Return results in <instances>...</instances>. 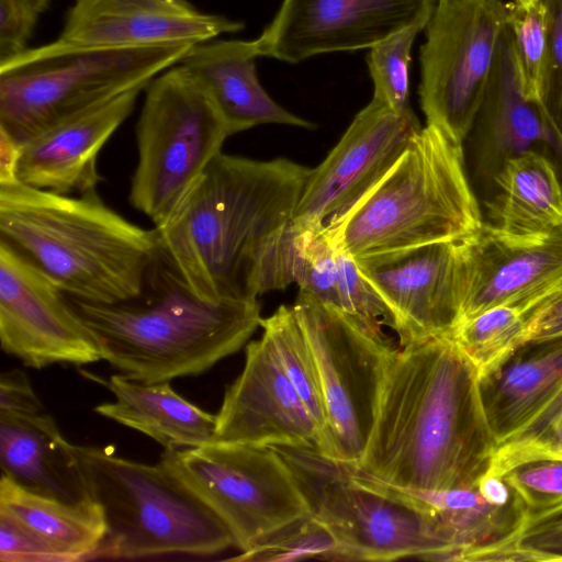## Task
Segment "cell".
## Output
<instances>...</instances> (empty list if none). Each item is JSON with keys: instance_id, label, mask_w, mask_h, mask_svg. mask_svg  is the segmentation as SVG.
I'll list each match as a JSON object with an SVG mask.
<instances>
[{"instance_id": "7bdbcfd3", "label": "cell", "mask_w": 562, "mask_h": 562, "mask_svg": "<svg viewBox=\"0 0 562 562\" xmlns=\"http://www.w3.org/2000/svg\"><path fill=\"white\" fill-rule=\"evenodd\" d=\"M43 405L27 375L19 369L3 371L0 375V411L18 414H38Z\"/></svg>"}, {"instance_id": "4316f807", "label": "cell", "mask_w": 562, "mask_h": 562, "mask_svg": "<svg viewBox=\"0 0 562 562\" xmlns=\"http://www.w3.org/2000/svg\"><path fill=\"white\" fill-rule=\"evenodd\" d=\"M485 200L490 225L520 236H538L562 226V180L550 159L529 150L505 162Z\"/></svg>"}, {"instance_id": "ba28073f", "label": "cell", "mask_w": 562, "mask_h": 562, "mask_svg": "<svg viewBox=\"0 0 562 562\" xmlns=\"http://www.w3.org/2000/svg\"><path fill=\"white\" fill-rule=\"evenodd\" d=\"M289 467L311 515L338 541L344 561H449L434 519L392 484L317 450L271 446Z\"/></svg>"}, {"instance_id": "277c9868", "label": "cell", "mask_w": 562, "mask_h": 562, "mask_svg": "<svg viewBox=\"0 0 562 562\" xmlns=\"http://www.w3.org/2000/svg\"><path fill=\"white\" fill-rule=\"evenodd\" d=\"M0 241L67 296L115 303L137 296L159 255L155 228L108 206L97 190L61 194L0 184Z\"/></svg>"}, {"instance_id": "d6986e66", "label": "cell", "mask_w": 562, "mask_h": 562, "mask_svg": "<svg viewBox=\"0 0 562 562\" xmlns=\"http://www.w3.org/2000/svg\"><path fill=\"white\" fill-rule=\"evenodd\" d=\"M244 23L203 12L186 0H74L58 38L100 47L196 44Z\"/></svg>"}, {"instance_id": "cb8c5ba5", "label": "cell", "mask_w": 562, "mask_h": 562, "mask_svg": "<svg viewBox=\"0 0 562 562\" xmlns=\"http://www.w3.org/2000/svg\"><path fill=\"white\" fill-rule=\"evenodd\" d=\"M479 387L498 448L562 389V335L521 342L479 375Z\"/></svg>"}, {"instance_id": "9c48e42d", "label": "cell", "mask_w": 562, "mask_h": 562, "mask_svg": "<svg viewBox=\"0 0 562 562\" xmlns=\"http://www.w3.org/2000/svg\"><path fill=\"white\" fill-rule=\"evenodd\" d=\"M232 136L205 85L178 63L145 88L130 202L160 225Z\"/></svg>"}, {"instance_id": "1f68e13d", "label": "cell", "mask_w": 562, "mask_h": 562, "mask_svg": "<svg viewBox=\"0 0 562 562\" xmlns=\"http://www.w3.org/2000/svg\"><path fill=\"white\" fill-rule=\"evenodd\" d=\"M506 9L525 90L542 105L549 54L546 5L543 0H513Z\"/></svg>"}, {"instance_id": "8d00e7d4", "label": "cell", "mask_w": 562, "mask_h": 562, "mask_svg": "<svg viewBox=\"0 0 562 562\" xmlns=\"http://www.w3.org/2000/svg\"><path fill=\"white\" fill-rule=\"evenodd\" d=\"M539 456L562 458V389L517 434L496 449L492 469Z\"/></svg>"}, {"instance_id": "83f0119b", "label": "cell", "mask_w": 562, "mask_h": 562, "mask_svg": "<svg viewBox=\"0 0 562 562\" xmlns=\"http://www.w3.org/2000/svg\"><path fill=\"white\" fill-rule=\"evenodd\" d=\"M0 507L48 539L75 561L92 560L105 535L98 507L83 508L31 493L1 474Z\"/></svg>"}, {"instance_id": "f1b7e54d", "label": "cell", "mask_w": 562, "mask_h": 562, "mask_svg": "<svg viewBox=\"0 0 562 562\" xmlns=\"http://www.w3.org/2000/svg\"><path fill=\"white\" fill-rule=\"evenodd\" d=\"M263 334L269 338L281 367L316 420L321 436L326 414L315 358L293 307L281 305L262 318Z\"/></svg>"}, {"instance_id": "60d3db41", "label": "cell", "mask_w": 562, "mask_h": 562, "mask_svg": "<svg viewBox=\"0 0 562 562\" xmlns=\"http://www.w3.org/2000/svg\"><path fill=\"white\" fill-rule=\"evenodd\" d=\"M549 31L547 75L542 91V106L562 133V0H543Z\"/></svg>"}, {"instance_id": "44dd1931", "label": "cell", "mask_w": 562, "mask_h": 562, "mask_svg": "<svg viewBox=\"0 0 562 562\" xmlns=\"http://www.w3.org/2000/svg\"><path fill=\"white\" fill-rule=\"evenodd\" d=\"M143 89L123 92L65 119L22 144L18 179L61 194L97 190L98 156L132 113Z\"/></svg>"}, {"instance_id": "836d02e7", "label": "cell", "mask_w": 562, "mask_h": 562, "mask_svg": "<svg viewBox=\"0 0 562 562\" xmlns=\"http://www.w3.org/2000/svg\"><path fill=\"white\" fill-rule=\"evenodd\" d=\"M305 559L344 561L334 535L312 515L280 529L231 560L283 562Z\"/></svg>"}, {"instance_id": "3957f363", "label": "cell", "mask_w": 562, "mask_h": 562, "mask_svg": "<svg viewBox=\"0 0 562 562\" xmlns=\"http://www.w3.org/2000/svg\"><path fill=\"white\" fill-rule=\"evenodd\" d=\"M68 300L102 360L144 383L206 372L238 351L262 321L258 301L199 296L160 251L137 296L110 304Z\"/></svg>"}, {"instance_id": "ee69618b", "label": "cell", "mask_w": 562, "mask_h": 562, "mask_svg": "<svg viewBox=\"0 0 562 562\" xmlns=\"http://www.w3.org/2000/svg\"><path fill=\"white\" fill-rule=\"evenodd\" d=\"M21 153L22 144L0 127V184L19 182Z\"/></svg>"}, {"instance_id": "52a82bcc", "label": "cell", "mask_w": 562, "mask_h": 562, "mask_svg": "<svg viewBox=\"0 0 562 562\" xmlns=\"http://www.w3.org/2000/svg\"><path fill=\"white\" fill-rule=\"evenodd\" d=\"M194 44L100 47L56 41L0 63V127L23 144L58 122L145 89Z\"/></svg>"}, {"instance_id": "8fae6325", "label": "cell", "mask_w": 562, "mask_h": 562, "mask_svg": "<svg viewBox=\"0 0 562 562\" xmlns=\"http://www.w3.org/2000/svg\"><path fill=\"white\" fill-rule=\"evenodd\" d=\"M293 310L313 351L326 424L319 452L356 463L366 448L396 349L339 310L300 291Z\"/></svg>"}, {"instance_id": "d6a6232c", "label": "cell", "mask_w": 562, "mask_h": 562, "mask_svg": "<svg viewBox=\"0 0 562 562\" xmlns=\"http://www.w3.org/2000/svg\"><path fill=\"white\" fill-rule=\"evenodd\" d=\"M422 29L403 30L370 48L367 57L373 97L404 117L416 116L409 105L411 49Z\"/></svg>"}, {"instance_id": "74e56055", "label": "cell", "mask_w": 562, "mask_h": 562, "mask_svg": "<svg viewBox=\"0 0 562 562\" xmlns=\"http://www.w3.org/2000/svg\"><path fill=\"white\" fill-rule=\"evenodd\" d=\"M485 561H562V507L526 518L518 535Z\"/></svg>"}, {"instance_id": "5bb4252c", "label": "cell", "mask_w": 562, "mask_h": 562, "mask_svg": "<svg viewBox=\"0 0 562 562\" xmlns=\"http://www.w3.org/2000/svg\"><path fill=\"white\" fill-rule=\"evenodd\" d=\"M0 342L24 366H83L102 360L92 333L68 296L0 241Z\"/></svg>"}, {"instance_id": "b9f144b4", "label": "cell", "mask_w": 562, "mask_h": 562, "mask_svg": "<svg viewBox=\"0 0 562 562\" xmlns=\"http://www.w3.org/2000/svg\"><path fill=\"white\" fill-rule=\"evenodd\" d=\"M516 305L526 317L525 341L562 335V279L535 299Z\"/></svg>"}, {"instance_id": "d4e9b609", "label": "cell", "mask_w": 562, "mask_h": 562, "mask_svg": "<svg viewBox=\"0 0 562 562\" xmlns=\"http://www.w3.org/2000/svg\"><path fill=\"white\" fill-rule=\"evenodd\" d=\"M395 487L434 519L450 547L449 561H484L510 542L527 518L518 496L506 505L494 504L476 485L448 490Z\"/></svg>"}, {"instance_id": "7402d4cb", "label": "cell", "mask_w": 562, "mask_h": 562, "mask_svg": "<svg viewBox=\"0 0 562 562\" xmlns=\"http://www.w3.org/2000/svg\"><path fill=\"white\" fill-rule=\"evenodd\" d=\"M0 468L1 474L31 493L72 506L98 507L76 446L44 412L0 411Z\"/></svg>"}, {"instance_id": "8992f818", "label": "cell", "mask_w": 562, "mask_h": 562, "mask_svg": "<svg viewBox=\"0 0 562 562\" xmlns=\"http://www.w3.org/2000/svg\"><path fill=\"white\" fill-rule=\"evenodd\" d=\"M76 451L105 522L92 560L210 557L234 547L222 519L160 462H135L109 447Z\"/></svg>"}, {"instance_id": "484cf974", "label": "cell", "mask_w": 562, "mask_h": 562, "mask_svg": "<svg viewBox=\"0 0 562 562\" xmlns=\"http://www.w3.org/2000/svg\"><path fill=\"white\" fill-rule=\"evenodd\" d=\"M115 396L94 407L97 414L145 434L166 450L213 442L216 415L172 390L170 383H144L121 373L102 382Z\"/></svg>"}, {"instance_id": "2e32d148", "label": "cell", "mask_w": 562, "mask_h": 562, "mask_svg": "<svg viewBox=\"0 0 562 562\" xmlns=\"http://www.w3.org/2000/svg\"><path fill=\"white\" fill-rule=\"evenodd\" d=\"M420 128L416 116H400L372 98L311 170L293 221L322 226L348 210L386 173Z\"/></svg>"}, {"instance_id": "7a4b0ae2", "label": "cell", "mask_w": 562, "mask_h": 562, "mask_svg": "<svg viewBox=\"0 0 562 562\" xmlns=\"http://www.w3.org/2000/svg\"><path fill=\"white\" fill-rule=\"evenodd\" d=\"M496 449L477 370L452 336H442L396 349L353 464L400 487L463 488L491 472Z\"/></svg>"}, {"instance_id": "4dcf8cb0", "label": "cell", "mask_w": 562, "mask_h": 562, "mask_svg": "<svg viewBox=\"0 0 562 562\" xmlns=\"http://www.w3.org/2000/svg\"><path fill=\"white\" fill-rule=\"evenodd\" d=\"M292 283L317 301L339 308L337 292V250L325 225L306 227L292 223L290 245Z\"/></svg>"}, {"instance_id": "603a6c76", "label": "cell", "mask_w": 562, "mask_h": 562, "mask_svg": "<svg viewBox=\"0 0 562 562\" xmlns=\"http://www.w3.org/2000/svg\"><path fill=\"white\" fill-rule=\"evenodd\" d=\"M255 40H209L192 45L179 61L207 88L231 134L261 124L313 128V123L279 105L261 86Z\"/></svg>"}, {"instance_id": "4fadbf2b", "label": "cell", "mask_w": 562, "mask_h": 562, "mask_svg": "<svg viewBox=\"0 0 562 562\" xmlns=\"http://www.w3.org/2000/svg\"><path fill=\"white\" fill-rule=\"evenodd\" d=\"M438 0H283L255 40L259 56L297 64L316 55L371 48L425 29Z\"/></svg>"}, {"instance_id": "6da1fadb", "label": "cell", "mask_w": 562, "mask_h": 562, "mask_svg": "<svg viewBox=\"0 0 562 562\" xmlns=\"http://www.w3.org/2000/svg\"><path fill=\"white\" fill-rule=\"evenodd\" d=\"M311 170L220 153L155 226L160 254L207 301L285 289V234Z\"/></svg>"}, {"instance_id": "ac0fdd59", "label": "cell", "mask_w": 562, "mask_h": 562, "mask_svg": "<svg viewBox=\"0 0 562 562\" xmlns=\"http://www.w3.org/2000/svg\"><path fill=\"white\" fill-rule=\"evenodd\" d=\"M460 246V322L494 306L528 302L562 279V226L544 235L520 236L484 221Z\"/></svg>"}, {"instance_id": "f546056e", "label": "cell", "mask_w": 562, "mask_h": 562, "mask_svg": "<svg viewBox=\"0 0 562 562\" xmlns=\"http://www.w3.org/2000/svg\"><path fill=\"white\" fill-rule=\"evenodd\" d=\"M451 336L481 375L525 341L526 317L519 306L503 304L461 321Z\"/></svg>"}, {"instance_id": "7c38bea8", "label": "cell", "mask_w": 562, "mask_h": 562, "mask_svg": "<svg viewBox=\"0 0 562 562\" xmlns=\"http://www.w3.org/2000/svg\"><path fill=\"white\" fill-rule=\"evenodd\" d=\"M506 25L501 0H438L425 27L420 106L427 124L458 143L472 128Z\"/></svg>"}, {"instance_id": "e0dca14e", "label": "cell", "mask_w": 562, "mask_h": 562, "mask_svg": "<svg viewBox=\"0 0 562 562\" xmlns=\"http://www.w3.org/2000/svg\"><path fill=\"white\" fill-rule=\"evenodd\" d=\"M213 441L319 451V427L265 334L246 346L243 371L216 414Z\"/></svg>"}, {"instance_id": "ffe728a7", "label": "cell", "mask_w": 562, "mask_h": 562, "mask_svg": "<svg viewBox=\"0 0 562 562\" xmlns=\"http://www.w3.org/2000/svg\"><path fill=\"white\" fill-rule=\"evenodd\" d=\"M562 133L543 106L527 94L506 25L499 41L485 93L469 133L476 176L493 186L507 160L529 150L544 155Z\"/></svg>"}, {"instance_id": "30bf717a", "label": "cell", "mask_w": 562, "mask_h": 562, "mask_svg": "<svg viewBox=\"0 0 562 562\" xmlns=\"http://www.w3.org/2000/svg\"><path fill=\"white\" fill-rule=\"evenodd\" d=\"M159 462L222 519L241 552L311 516L289 467L271 446L213 441L166 450Z\"/></svg>"}, {"instance_id": "f35d334b", "label": "cell", "mask_w": 562, "mask_h": 562, "mask_svg": "<svg viewBox=\"0 0 562 562\" xmlns=\"http://www.w3.org/2000/svg\"><path fill=\"white\" fill-rule=\"evenodd\" d=\"M1 562H74L75 559L0 507Z\"/></svg>"}, {"instance_id": "ab89813d", "label": "cell", "mask_w": 562, "mask_h": 562, "mask_svg": "<svg viewBox=\"0 0 562 562\" xmlns=\"http://www.w3.org/2000/svg\"><path fill=\"white\" fill-rule=\"evenodd\" d=\"M49 0H0V63L27 48L26 44Z\"/></svg>"}, {"instance_id": "5b68a950", "label": "cell", "mask_w": 562, "mask_h": 562, "mask_svg": "<svg viewBox=\"0 0 562 562\" xmlns=\"http://www.w3.org/2000/svg\"><path fill=\"white\" fill-rule=\"evenodd\" d=\"M463 144L427 124L386 173L325 224L333 246L353 259L454 243L483 224Z\"/></svg>"}, {"instance_id": "e575fe53", "label": "cell", "mask_w": 562, "mask_h": 562, "mask_svg": "<svg viewBox=\"0 0 562 562\" xmlns=\"http://www.w3.org/2000/svg\"><path fill=\"white\" fill-rule=\"evenodd\" d=\"M514 490L527 518L562 507V458L529 457L491 470Z\"/></svg>"}, {"instance_id": "9a60e30c", "label": "cell", "mask_w": 562, "mask_h": 562, "mask_svg": "<svg viewBox=\"0 0 562 562\" xmlns=\"http://www.w3.org/2000/svg\"><path fill=\"white\" fill-rule=\"evenodd\" d=\"M355 260L392 312L401 347L452 335L464 295L460 241Z\"/></svg>"}, {"instance_id": "d590c367", "label": "cell", "mask_w": 562, "mask_h": 562, "mask_svg": "<svg viewBox=\"0 0 562 562\" xmlns=\"http://www.w3.org/2000/svg\"><path fill=\"white\" fill-rule=\"evenodd\" d=\"M337 292L339 311L374 334L384 335L383 326L394 330V317L386 303L359 270L356 260L340 250H337Z\"/></svg>"}]
</instances>
